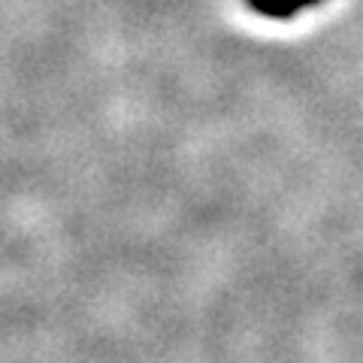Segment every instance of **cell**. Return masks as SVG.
Returning <instances> with one entry per match:
<instances>
[{"label":"cell","mask_w":363,"mask_h":363,"mask_svg":"<svg viewBox=\"0 0 363 363\" xmlns=\"http://www.w3.org/2000/svg\"><path fill=\"white\" fill-rule=\"evenodd\" d=\"M245 4L252 6L255 13H260V16H269V18H291V16H297L300 9L315 6V4H321V0H245Z\"/></svg>","instance_id":"cell-1"}]
</instances>
